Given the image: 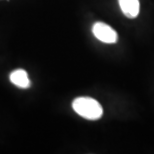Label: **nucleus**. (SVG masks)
<instances>
[{"mask_svg": "<svg viewBox=\"0 0 154 154\" xmlns=\"http://www.w3.org/2000/svg\"><path fill=\"white\" fill-rule=\"evenodd\" d=\"M92 32H93L95 37L104 43L113 44V43H116L117 40H118L117 32L111 26L103 22L94 23L93 27H92Z\"/></svg>", "mask_w": 154, "mask_h": 154, "instance_id": "obj_2", "label": "nucleus"}, {"mask_svg": "<svg viewBox=\"0 0 154 154\" xmlns=\"http://www.w3.org/2000/svg\"><path fill=\"white\" fill-rule=\"evenodd\" d=\"M119 6L123 14L128 18H135L140 11L139 0H118Z\"/></svg>", "mask_w": 154, "mask_h": 154, "instance_id": "obj_3", "label": "nucleus"}, {"mask_svg": "<svg viewBox=\"0 0 154 154\" xmlns=\"http://www.w3.org/2000/svg\"><path fill=\"white\" fill-rule=\"evenodd\" d=\"M72 107L78 115L88 120L100 119L103 108L97 100L91 97H78L73 100Z\"/></svg>", "mask_w": 154, "mask_h": 154, "instance_id": "obj_1", "label": "nucleus"}, {"mask_svg": "<svg viewBox=\"0 0 154 154\" xmlns=\"http://www.w3.org/2000/svg\"><path fill=\"white\" fill-rule=\"evenodd\" d=\"M11 83H13L15 86L22 89L29 88L31 86V81L29 80V77L27 72L24 69H16L12 71L9 76Z\"/></svg>", "mask_w": 154, "mask_h": 154, "instance_id": "obj_4", "label": "nucleus"}]
</instances>
